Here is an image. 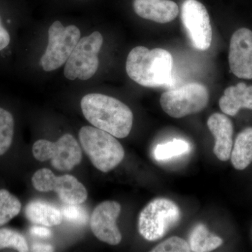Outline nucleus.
<instances>
[{"instance_id":"obj_1","label":"nucleus","mask_w":252,"mask_h":252,"mask_svg":"<svg viewBox=\"0 0 252 252\" xmlns=\"http://www.w3.org/2000/svg\"><path fill=\"white\" fill-rule=\"evenodd\" d=\"M81 108L91 125L117 138H125L132 130V111L114 97L100 94H86L81 99Z\"/></svg>"},{"instance_id":"obj_2","label":"nucleus","mask_w":252,"mask_h":252,"mask_svg":"<svg viewBox=\"0 0 252 252\" xmlns=\"http://www.w3.org/2000/svg\"><path fill=\"white\" fill-rule=\"evenodd\" d=\"M173 59L169 51L149 50L137 46L131 50L126 61V72L139 85L148 88L162 87L173 84Z\"/></svg>"},{"instance_id":"obj_3","label":"nucleus","mask_w":252,"mask_h":252,"mask_svg":"<svg viewBox=\"0 0 252 252\" xmlns=\"http://www.w3.org/2000/svg\"><path fill=\"white\" fill-rule=\"evenodd\" d=\"M79 138L84 152L99 171H111L124 160V147L106 131L94 126H84L79 130Z\"/></svg>"},{"instance_id":"obj_4","label":"nucleus","mask_w":252,"mask_h":252,"mask_svg":"<svg viewBox=\"0 0 252 252\" xmlns=\"http://www.w3.org/2000/svg\"><path fill=\"white\" fill-rule=\"evenodd\" d=\"M182 212L171 200L155 198L141 211L138 218V230L145 240L156 241L180 223Z\"/></svg>"},{"instance_id":"obj_5","label":"nucleus","mask_w":252,"mask_h":252,"mask_svg":"<svg viewBox=\"0 0 252 252\" xmlns=\"http://www.w3.org/2000/svg\"><path fill=\"white\" fill-rule=\"evenodd\" d=\"M208 102V89L203 84L195 82L167 91L160 99L162 110L175 119L201 112Z\"/></svg>"},{"instance_id":"obj_6","label":"nucleus","mask_w":252,"mask_h":252,"mask_svg":"<svg viewBox=\"0 0 252 252\" xmlns=\"http://www.w3.org/2000/svg\"><path fill=\"white\" fill-rule=\"evenodd\" d=\"M103 44L99 32H94L79 41L65 63L64 77L69 80H89L94 77L99 67L98 54Z\"/></svg>"},{"instance_id":"obj_7","label":"nucleus","mask_w":252,"mask_h":252,"mask_svg":"<svg viewBox=\"0 0 252 252\" xmlns=\"http://www.w3.org/2000/svg\"><path fill=\"white\" fill-rule=\"evenodd\" d=\"M34 157L39 161L51 160V165L59 171H70L82 160V151L74 136L64 134L52 142L46 140L36 141L32 147Z\"/></svg>"},{"instance_id":"obj_8","label":"nucleus","mask_w":252,"mask_h":252,"mask_svg":"<svg viewBox=\"0 0 252 252\" xmlns=\"http://www.w3.org/2000/svg\"><path fill=\"white\" fill-rule=\"evenodd\" d=\"M80 39V30L77 26L64 27L60 21H55L49 28V42L40 59L43 69L51 72L65 64Z\"/></svg>"},{"instance_id":"obj_9","label":"nucleus","mask_w":252,"mask_h":252,"mask_svg":"<svg viewBox=\"0 0 252 252\" xmlns=\"http://www.w3.org/2000/svg\"><path fill=\"white\" fill-rule=\"evenodd\" d=\"M32 183L38 191L56 192L67 205H81L87 200L86 187L72 175L56 176L49 169L42 168L33 175Z\"/></svg>"},{"instance_id":"obj_10","label":"nucleus","mask_w":252,"mask_h":252,"mask_svg":"<svg viewBox=\"0 0 252 252\" xmlns=\"http://www.w3.org/2000/svg\"><path fill=\"white\" fill-rule=\"evenodd\" d=\"M181 18L195 49L206 51L212 40V28L206 8L198 0H185L182 4Z\"/></svg>"},{"instance_id":"obj_11","label":"nucleus","mask_w":252,"mask_h":252,"mask_svg":"<svg viewBox=\"0 0 252 252\" xmlns=\"http://www.w3.org/2000/svg\"><path fill=\"white\" fill-rule=\"evenodd\" d=\"M121 210L120 204L113 200L102 202L94 209L91 216V228L100 241L110 245L122 242V233L117 224Z\"/></svg>"},{"instance_id":"obj_12","label":"nucleus","mask_w":252,"mask_h":252,"mask_svg":"<svg viewBox=\"0 0 252 252\" xmlns=\"http://www.w3.org/2000/svg\"><path fill=\"white\" fill-rule=\"evenodd\" d=\"M228 62L230 71L240 79H252V31L240 28L230 42Z\"/></svg>"},{"instance_id":"obj_13","label":"nucleus","mask_w":252,"mask_h":252,"mask_svg":"<svg viewBox=\"0 0 252 252\" xmlns=\"http://www.w3.org/2000/svg\"><path fill=\"white\" fill-rule=\"evenodd\" d=\"M207 127L215 137L214 153L219 160H229L233 149V126L229 118L215 113L207 120Z\"/></svg>"},{"instance_id":"obj_14","label":"nucleus","mask_w":252,"mask_h":252,"mask_svg":"<svg viewBox=\"0 0 252 252\" xmlns=\"http://www.w3.org/2000/svg\"><path fill=\"white\" fill-rule=\"evenodd\" d=\"M133 9L140 17L158 23L171 22L179 14L178 5L171 0H134Z\"/></svg>"},{"instance_id":"obj_15","label":"nucleus","mask_w":252,"mask_h":252,"mask_svg":"<svg viewBox=\"0 0 252 252\" xmlns=\"http://www.w3.org/2000/svg\"><path fill=\"white\" fill-rule=\"evenodd\" d=\"M220 107L222 112L231 117L241 109L252 110V86L241 82L227 88L220 99Z\"/></svg>"},{"instance_id":"obj_16","label":"nucleus","mask_w":252,"mask_h":252,"mask_svg":"<svg viewBox=\"0 0 252 252\" xmlns=\"http://www.w3.org/2000/svg\"><path fill=\"white\" fill-rule=\"evenodd\" d=\"M26 218L34 224L52 227L61 224L62 212L56 207L40 200H33L25 209Z\"/></svg>"},{"instance_id":"obj_17","label":"nucleus","mask_w":252,"mask_h":252,"mask_svg":"<svg viewBox=\"0 0 252 252\" xmlns=\"http://www.w3.org/2000/svg\"><path fill=\"white\" fill-rule=\"evenodd\" d=\"M230 159L236 170H243L252 162V127L240 132L235 139Z\"/></svg>"},{"instance_id":"obj_18","label":"nucleus","mask_w":252,"mask_h":252,"mask_svg":"<svg viewBox=\"0 0 252 252\" xmlns=\"http://www.w3.org/2000/svg\"><path fill=\"white\" fill-rule=\"evenodd\" d=\"M223 240L216 236L203 224H198L194 227L189 236V245L191 252H212L220 248Z\"/></svg>"},{"instance_id":"obj_19","label":"nucleus","mask_w":252,"mask_h":252,"mask_svg":"<svg viewBox=\"0 0 252 252\" xmlns=\"http://www.w3.org/2000/svg\"><path fill=\"white\" fill-rule=\"evenodd\" d=\"M21 210L18 198L6 189H0V227L17 216Z\"/></svg>"},{"instance_id":"obj_20","label":"nucleus","mask_w":252,"mask_h":252,"mask_svg":"<svg viewBox=\"0 0 252 252\" xmlns=\"http://www.w3.org/2000/svg\"><path fill=\"white\" fill-rule=\"evenodd\" d=\"M15 122L12 114L0 107V156L6 153L14 135Z\"/></svg>"},{"instance_id":"obj_21","label":"nucleus","mask_w":252,"mask_h":252,"mask_svg":"<svg viewBox=\"0 0 252 252\" xmlns=\"http://www.w3.org/2000/svg\"><path fill=\"white\" fill-rule=\"evenodd\" d=\"M190 149V144L187 141L174 140L157 145L154 155L157 160H166L189 153Z\"/></svg>"},{"instance_id":"obj_22","label":"nucleus","mask_w":252,"mask_h":252,"mask_svg":"<svg viewBox=\"0 0 252 252\" xmlns=\"http://www.w3.org/2000/svg\"><path fill=\"white\" fill-rule=\"evenodd\" d=\"M12 248L19 252L29 251L26 238L19 232L9 228H0V250Z\"/></svg>"},{"instance_id":"obj_23","label":"nucleus","mask_w":252,"mask_h":252,"mask_svg":"<svg viewBox=\"0 0 252 252\" xmlns=\"http://www.w3.org/2000/svg\"><path fill=\"white\" fill-rule=\"evenodd\" d=\"M152 252H191L190 245L184 239L172 237L159 244L151 250Z\"/></svg>"},{"instance_id":"obj_24","label":"nucleus","mask_w":252,"mask_h":252,"mask_svg":"<svg viewBox=\"0 0 252 252\" xmlns=\"http://www.w3.org/2000/svg\"><path fill=\"white\" fill-rule=\"evenodd\" d=\"M79 205H67L63 208V217H65L68 221L74 223H85L87 220L86 212Z\"/></svg>"},{"instance_id":"obj_25","label":"nucleus","mask_w":252,"mask_h":252,"mask_svg":"<svg viewBox=\"0 0 252 252\" xmlns=\"http://www.w3.org/2000/svg\"><path fill=\"white\" fill-rule=\"evenodd\" d=\"M6 24L9 23L3 22L2 18L0 15V53L7 49L11 43V32L6 28Z\"/></svg>"},{"instance_id":"obj_26","label":"nucleus","mask_w":252,"mask_h":252,"mask_svg":"<svg viewBox=\"0 0 252 252\" xmlns=\"http://www.w3.org/2000/svg\"><path fill=\"white\" fill-rule=\"evenodd\" d=\"M30 231H31L32 235H35V236L39 237V238H49L52 235L51 230L49 228L43 226L32 227Z\"/></svg>"},{"instance_id":"obj_27","label":"nucleus","mask_w":252,"mask_h":252,"mask_svg":"<svg viewBox=\"0 0 252 252\" xmlns=\"http://www.w3.org/2000/svg\"><path fill=\"white\" fill-rule=\"evenodd\" d=\"M32 251L37 252H54V247L51 246V245H46V244L36 243L33 245L32 248Z\"/></svg>"}]
</instances>
